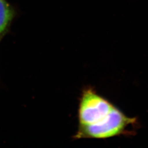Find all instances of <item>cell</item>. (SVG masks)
Masks as SVG:
<instances>
[{
	"instance_id": "6da1fadb",
	"label": "cell",
	"mask_w": 148,
	"mask_h": 148,
	"mask_svg": "<svg viewBox=\"0 0 148 148\" xmlns=\"http://www.w3.org/2000/svg\"><path fill=\"white\" fill-rule=\"evenodd\" d=\"M77 128L73 138L107 139L136 134L139 124L111 101L87 86L81 92L77 108Z\"/></svg>"
},
{
	"instance_id": "7a4b0ae2",
	"label": "cell",
	"mask_w": 148,
	"mask_h": 148,
	"mask_svg": "<svg viewBox=\"0 0 148 148\" xmlns=\"http://www.w3.org/2000/svg\"><path fill=\"white\" fill-rule=\"evenodd\" d=\"M16 15L15 9L7 0H0V41L9 32Z\"/></svg>"
}]
</instances>
